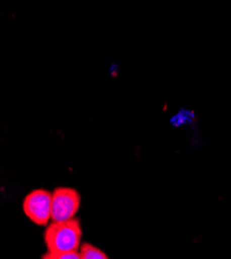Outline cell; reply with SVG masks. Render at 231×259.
Segmentation results:
<instances>
[{
    "label": "cell",
    "instance_id": "6da1fadb",
    "mask_svg": "<svg viewBox=\"0 0 231 259\" xmlns=\"http://www.w3.org/2000/svg\"><path fill=\"white\" fill-rule=\"evenodd\" d=\"M82 229L76 218L69 221L52 222L44 233V241L48 252L61 253L79 251L81 247Z\"/></svg>",
    "mask_w": 231,
    "mask_h": 259
},
{
    "label": "cell",
    "instance_id": "7a4b0ae2",
    "mask_svg": "<svg viewBox=\"0 0 231 259\" xmlns=\"http://www.w3.org/2000/svg\"><path fill=\"white\" fill-rule=\"evenodd\" d=\"M81 197L77 190L70 187H58L52 192L51 220L62 222L74 219L80 207Z\"/></svg>",
    "mask_w": 231,
    "mask_h": 259
},
{
    "label": "cell",
    "instance_id": "3957f363",
    "mask_svg": "<svg viewBox=\"0 0 231 259\" xmlns=\"http://www.w3.org/2000/svg\"><path fill=\"white\" fill-rule=\"evenodd\" d=\"M52 193L36 189L28 193L23 200V210L33 223L39 226H46L51 220Z\"/></svg>",
    "mask_w": 231,
    "mask_h": 259
},
{
    "label": "cell",
    "instance_id": "277c9868",
    "mask_svg": "<svg viewBox=\"0 0 231 259\" xmlns=\"http://www.w3.org/2000/svg\"><path fill=\"white\" fill-rule=\"evenodd\" d=\"M194 121H195V113L194 111L189 110V109H180L170 119V122L174 126L190 125Z\"/></svg>",
    "mask_w": 231,
    "mask_h": 259
},
{
    "label": "cell",
    "instance_id": "5b68a950",
    "mask_svg": "<svg viewBox=\"0 0 231 259\" xmlns=\"http://www.w3.org/2000/svg\"><path fill=\"white\" fill-rule=\"evenodd\" d=\"M79 252L81 255V259H109V257L101 249L88 243L82 244Z\"/></svg>",
    "mask_w": 231,
    "mask_h": 259
},
{
    "label": "cell",
    "instance_id": "8992f818",
    "mask_svg": "<svg viewBox=\"0 0 231 259\" xmlns=\"http://www.w3.org/2000/svg\"><path fill=\"white\" fill-rule=\"evenodd\" d=\"M41 259H81V255L79 251L61 252V253L47 252L45 255H43Z\"/></svg>",
    "mask_w": 231,
    "mask_h": 259
}]
</instances>
